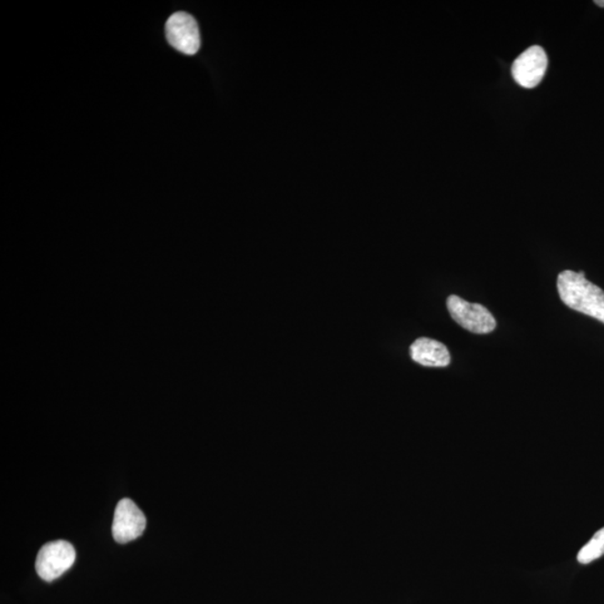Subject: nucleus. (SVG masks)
I'll return each instance as SVG.
<instances>
[{
    "mask_svg": "<svg viewBox=\"0 0 604 604\" xmlns=\"http://www.w3.org/2000/svg\"><path fill=\"white\" fill-rule=\"evenodd\" d=\"M557 290L568 308L592 317L604 324V291L586 279L584 272L563 271L558 275Z\"/></svg>",
    "mask_w": 604,
    "mask_h": 604,
    "instance_id": "nucleus-1",
    "label": "nucleus"
},
{
    "mask_svg": "<svg viewBox=\"0 0 604 604\" xmlns=\"http://www.w3.org/2000/svg\"><path fill=\"white\" fill-rule=\"evenodd\" d=\"M77 553L71 543L56 541L46 544L37 554L36 572L44 581L52 582L70 569Z\"/></svg>",
    "mask_w": 604,
    "mask_h": 604,
    "instance_id": "nucleus-2",
    "label": "nucleus"
},
{
    "mask_svg": "<svg viewBox=\"0 0 604 604\" xmlns=\"http://www.w3.org/2000/svg\"><path fill=\"white\" fill-rule=\"evenodd\" d=\"M447 307L455 323L474 334H489L496 328V320L483 305L470 304L460 297L453 295L447 300Z\"/></svg>",
    "mask_w": 604,
    "mask_h": 604,
    "instance_id": "nucleus-3",
    "label": "nucleus"
},
{
    "mask_svg": "<svg viewBox=\"0 0 604 604\" xmlns=\"http://www.w3.org/2000/svg\"><path fill=\"white\" fill-rule=\"evenodd\" d=\"M166 36L171 46L186 56H194L201 47L200 28L192 15L176 13L166 23Z\"/></svg>",
    "mask_w": 604,
    "mask_h": 604,
    "instance_id": "nucleus-4",
    "label": "nucleus"
},
{
    "mask_svg": "<svg viewBox=\"0 0 604 604\" xmlns=\"http://www.w3.org/2000/svg\"><path fill=\"white\" fill-rule=\"evenodd\" d=\"M146 526L145 514L131 499H121L118 503L112 524V535L117 543L135 541L145 532Z\"/></svg>",
    "mask_w": 604,
    "mask_h": 604,
    "instance_id": "nucleus-5",
    "label": "nucleus"
},
{
    "mask_svg": "<svg viewBox=\"0 0 604 604\" xmlns=\"http://www.w3.org/2000/svg\"><path fill=\"white\" fill-rule=\"evenodd\" d=\"M547 64L546 49L538 46L527 48L513 63L515 82L525 89L536 88L546 77Z\"/></svg>",
    "mask_w": 604,
    "mask_h": 604,
    "instance_id": "nucleus-6",
    "label": "nucleus"
},
{
    "mask_svg": "<svg viewBox=\"0 0 604 604\" xmlns=\"http://www.w3.org/2000/svg\"><path fill=\"white\" fill-rule=\"evenodd\" d=\"M411 358L420 365L429 368H445L450 364L447 346L430 338H419L410 348Z\"/></svg>",
    "mask_w": 604,
    "mask_h": 604,
    "instance_id": "nucleus-7",
    "label": "nucleus"
},
{
    "mask_svg": "<svg viewBox=\"0 0 604 604\" xmlns=\"http://www.w3.org/2000/svg\"><path fill=\"white\" fill-rule=\"evenodd\" d=\"M604 556V527L594 534V536L578 554V561L581 564H588Z\"/></svg>",
    "mask_w": 604,
    "mask_h": 604,
    "instance_id": "nucleus-8",
    "label": "nucleus"
},
{
    "mask_svg": "<svg viewBox=\"0 0 604 604\" xmlns=\"http://www.w3.org/2000/svg\"><path fill=\"white\" fill-rule=\"evenodd\" d=\"M594 4H597L599 7H604V0H597Z\"/></svg>",
    "mask_w": 604,
    "mask_h": 604,
    "instance_id": "nucleus-9",
    "label": "nucleus"
}]
</instances>
